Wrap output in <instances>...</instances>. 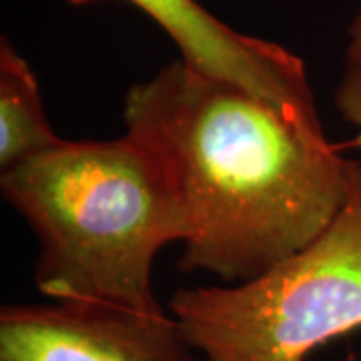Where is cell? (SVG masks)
Instances as JSON below:
<instances>
[{"label": "cell", "instance_id": "cell-7", "mask_svg": "<svg viewBox=\"0 0 361 361\" xmlns=\"http://www.w3.org/2000/svg\"><path fill=\"white\" fill-rule=\"evenodd\" d=\"M336 104L339 115L355 127V135L349 141L337 145V149L361 151V63L345 61V68L336 90Z\"/></svg>", "mask_w": 361, "mask_h": 361}, {"label": "cell", "instance_id": "cell-8", "mask_svg": "<svg viewBox=\"0 0 361 361\" xmlns=\"http://www.w3.org/2000/svg\"><path fill=\"white\" fill-rule=\"evenodd\" d=\"M348 51H345V61H355L361 63V6L355 13L348 30Z\"/></svg>", "mask_w": 361, "mask_h": 361}, {"label": "cell", "instance_id": "cell-1", "mask_svg": "<svg viewBox=\"0 0 361 361\" xmlns=\"http://www.w3.org/2000/svg\"><path fill=\"white\" fill-rule=\"evenodd\" d=\"M123 121L179 199L185 273L249 281L319 237L348 199L349 159L325 133L185 59L133 85Z\"/></svg>", "mask_w": 361, "mask_h": 361}, {"label": "cell", "instance_id": "cell-5", "mask_svg": "<svg viewBox=\"0 0 361 361\" xmlns=\"http://www.w3.org/2000/svg\"><path fill=\"white\" fill-rule=\"evenodd\" d=\"M90 4L99 0H68ZM161 26L180 59L213 77L251 90L299 127L323 133L303 61L285 47L245 35L223 23L197 0H125Z\"/></svg>", "mask_w": 361, "mask_h": 361}, {"label": "cell", "instance_id": "cell-3", "mask_svg": "<svg viewBox=\"0 0 361 361\" xmlns=\"http://www.w3.org/2000/svg\"><path fill=\"white\" fill-rule=\"evenodd\" d=\"M348 199L311 243L243 283L177 289L169 313L205 361H305L361 329V163Z\"/></svg>", "mask_w": 361, "mask_h": 361}, {"label": "cell", "instance_id": "cell-6", "mask_svg": "<svg viewBox=\"0 0 361 361\" xmlns=\"http://www.w3.org/2000/svg\"><path fill=\"white\" fill-rule=\"evenodd\" d=\"M44 113L39 80L6 37L0 40V171L63 145Z\"/></svg>", "mask_w": 361, "mask_h": 361}, {"label": "cell", "instance_id": "cell-4", "mask_svg": "<svg viewBox=\"0 0 361 361\" xmlns=\"http://www.w3.org/2000/svg\"><path fill=\"white\" fill-rule=\"evenodd\" d=\"M171 313L92 303H11L0 311V361H195Z\"/></svg>", "mask_w": 361, "mask_h": 361}, {"label": "cell", "instance_id": "cell-2", "mask_svg": "<svg viewBox=\"0 0 361 361\" xmlns=\"http://www.w3.org/2000/svg\"><path fill=\"white\" fill-rule=\"evenodd\" d=\"M0 191L37 237L42 295L165 313L153 265L163 247L187 239V219L161 165L129 133L65 141L2 171Z\"/></svg>", "mask_w": 361, "mask_h": 361}]
</instances>
